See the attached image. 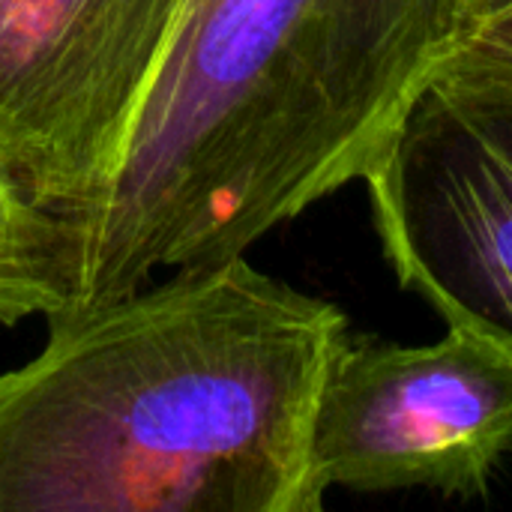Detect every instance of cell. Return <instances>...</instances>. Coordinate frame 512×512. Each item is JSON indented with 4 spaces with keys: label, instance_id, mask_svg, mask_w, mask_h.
<instances>
[{
    "label": "cell",
    "instance_id": "cell-6",
    "mask_svg": "<svg viewBox=\"0 0 512 512\" xmlns=\"http://www.w3.org/2000/svg\"><path fill=\"white\" fill-rule=\"evenodd\" d=\"M69 303L60 216L0 171V324L51 318Z\"/></svg>",
    "mask_w": 512,
    "mask_h": 512
},
{
    "label": "cell",
    "instance_id": "cell-2",
    "mask_svg": "<svg viewBox=\"0 0 512 512\" xmlns=\"http://www.w3.org/2000/svg\"><path fill=\"white\" fill-rule=\"evenodd\" d=\"M471 0H183L111 183L60 216L66 309L246 255L363 180ZM63 309V312H66Z\"/></svg>",
    "mask_w": 512,
    "mask_h": 512
},
{
    "label": "cell",
    "instance_id": "cell-3",
    "mask_svg": "<svg viewBox=\"0 0 512 512\" xmlns=\"http://www.w3.org/2000/svg\"><path fill=\"white\" fill-rule=\"evenodd\" d=\"M363 183L399 282L512 348V84L435 72Z\"/></svg>",
    "mask_w": 512,
    "mask_h": 512
},
{
    "label": "cell",
    "instance_id": "cell-5",
    "mask_svg": "<svg viewBox=\"0 0 512 512\" xmlns=\"http://www.w3.org/2000/svg\"><path fill=\"white\" fill-rule=\"evenodd\" d=\"M512 450V348L468 327L432 345L348 342L321 390L312 465L324 492L483 495Z\"/></svg>",
    "mask_w": 512,
    "mask_h": 512
},
{
    "label": "cell",
    "instance_id": "cell-7",
    "mask_svg": "<svg viewBox=\"0 0 512 512\" xmlns=\"http://www.w3.org/2000/svg\"><path fill=\"white\" fill-rule=\"evenodd\" d=\"M438 72L512 84V6L468 27Z\"/></svg>",
    "mask_w": 512,
    "mask_h": 512
},
{
    "label": "cell",
    "instance_id": "cell-8",
    "mask_svg": "<svg viewBox=\"0 0 512 512\" xmlns=\"http://www.w3.org/2000/svg\"><path fill=\"white\" fill-rule=\"evenodd\" d=\"M507 6H512V0H471V6H468V27H474L477 21L495 15V12H501V9H507ZM468 27H465V30H468ZM462 36H465V33H462Z\"/></svg>",
    "mask_w": 512,
    "mask_h": 512
},
{
    "label": "cell",
    "instance_id": "cell-1",
    "mask_svg": "<svg viewBox=\"0 0 512 512\" xmlns=\"http://www.w3.org/2000/svg\"><path fill=\"white\" fill-rule=\"evenodd\" d=\"M48 318L0 372V512H318L348 318L246 255Z\"/></svg>",
    "mask_w": 512,
    "mask_h": 512
},
{
    "label": "cell",
    "instance_id": "cell-4",
    "mask_svg": "<svg viewBox=\"0 0 512 512\" xmlns=\"http://www.w3.org/2000/svg\"><path fill=\"white\" fill-rule=\"evenodd\" d=\"M183 0H0V171L57 216L114 177Z\"/></svg>",
    "mask_w": 512,
    "mask_h": 512
}]
</instances>
